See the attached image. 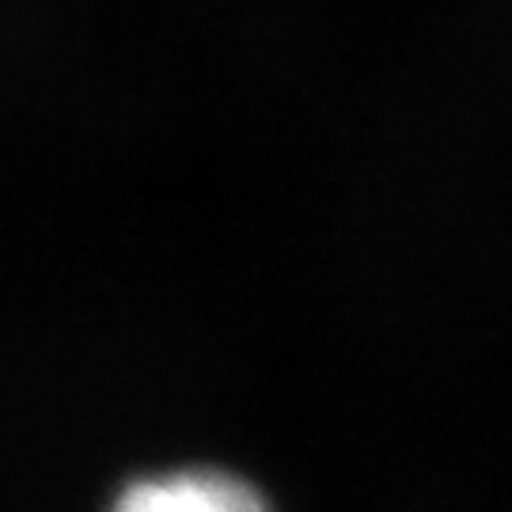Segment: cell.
Wrapping results in <instances>:
<instances>
[{
    "label": "cell",
    "instance_id": "1",
    "mask_svg": "<svg viewBox=\"0 0 512 512\" xmlns=\"http://www.w3.org/2000/svg\"><path fill=\"white\" fill-rule=\"evenodd\" d=\"M99 512H281L251 475L224 463H175L118 482Z\"/></svg>",
    "mask_w": 512,
    "mask_h": 512
}]
</instances>
